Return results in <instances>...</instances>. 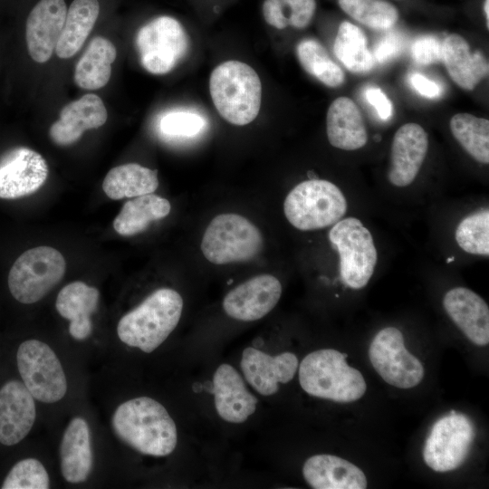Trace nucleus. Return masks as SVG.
<instances>
[{
	"instance_id": "obj_42",
	"label": "nucleus",
	"mask_w": 489,
	"mask_h": 489,
	"mask_svg": "<svg viewBox=\"0 0 489 489\" xmlns=\"http://www.w3.org/2000/svg\"><path fill=\"white\" fill-rule=\"evenodd\" d=\"M365 95L381 120H387L392 116V102L379 88L370 87L366 91Z\"/></svg>"
},
{
	"instance_id": "obj_34",
	"label": "nucleus",
	"mask_w": 489,
	"mask_h": 489,
	"mask_svg": "<svg viewBox=\"0 0 489 489\" xmlns=\"http://www.w3.org/2000/svg\"><path fill=\"white\" fill-rule=\"evenodd\" d=\"M338 4L348 15L374 30H388L398 19V9L384 0H338Z\"/></svg>"
},
{
	"instance_id": "obj_17",
	"label": "nucleus",
	"mask_w": 489,
	"mask_h": 489,
	"mask_svg": "<svg viewBox=\"0 0 489 489\" xmlns=\"http://www.w3.org/2000/svg\"><path fill=\"white\" fill-rule=\"evenodd\" d=\"M428 149V137L417 123H406L396 131L390 149L388 181L399 187L410 185L417 176Z\"/></svg>"
},
{
	"instance_id": "obj_36",
	"label": "nucleus",
	"mask_w": 489,
	"mask_h": 489,
	"mask_svg": "<svg viewBox=\"0 0 489 489\" xmlns=\"http://www.w3.org/2000/svg\"><path fill=\"white\" fill-rule=\"evenodd\" d=\"M206 119L197 111L175 109L165 112L159 119L158 128L168 138H193L206 127Z\"/></svg>"
},
{
	"instance_id": "obj_16",
	"label": "nucleus",
	"mask_w": 489,
	"mask_h": 489,
	"mask_svg": "<svg viewBox=\"0 0 489 489\" xmlns=\"http://www.w3.org/2000/svg\"><path fill=\"white\" fill-rule=\"evenodd\" d=\"M67 7L64 0H41L30 12L25 39L31 58L47 62L55 51L64 25Z\"/></svg>"
},
{
	"instance_id": "obj_28",
	"label": "nucleus",
	"mask_w": 489,
	"mask_h": 489,
	"mask_svg": "<svg viewBox=\"0 0 489 489\" xmlns=\"http://www.w3.org/2000/svg\"><path fill=\"white\" fill-rule=\"evenodd\" d=\"M100 13L98 0H73L67 10L66 18L55 53L68 59L83 45L91 32Z\"/></svg>"
},
{
	"instance_id": "obj_9",
	"label": "nucleus",
	"mask_w": 489,
	"mask_h": 489,
	"mask_svg": "<svg viewBox=\"0 0 489 489\" xmlns=\"http://www.w3.org/2000/svg\"><path fill=\"white\" fill-rule=\"evenodd\" d=\"M142 67L152 74L172 71L187 55L189 38L174 17L162 15L144 24L135 40Z\"/></svg>"
},
{
	"instance_id": "obj_18",
	"label": "nucleus",
	"mask_w": 489,
	"mask_h": 489,
	"mask_svg": "<svg viewBox=\"0 0 489 489\" xmlns=\"http://www.w3.org/2000/svg\"><path fill=\"white\" fill-rule=\"evenodd\" d=\"M36 417L34 398L19 380L0 388V443L14 446L31 431Z\"/></svg>"
},
{
	"instance_id": "obj_37",
	"label": "nucleus",
	"mask_w": 489,
	"mask_h": 489,
	"mask_svg": "<svg viewBox=\"0 0 489 489\" xmlns=\"http://www.w3.org/2000/svg\"><path fill=\"white\" fill-rule=\"evenodd\" d=\"M3 489H47L49 475L43 465L35 458L17 462L2 484Z\"/></svg>"
},
{
	"instance_id": "obj_23",
	"label": "nucleus",
	"mask_w": 489,
	"mask_h": 489,
	"mask_svg": "<svg viewBox=\"0 0 489 489\" xmlns=\"http://www.w3.org/2000/svg\"><path fill=\"white\" fill-rule=\"evenodd\" d=\"M443 45L442 62L452 81L465 91H473L489 72L488 62L479 52H472L459 34L448 35Z\"/></svg>"
},
{
	"instance_id": "obj_40",
	"label": "nucleus",
	"mask_w": 489,
	"mask_h": 489,
	"mask_svg": "<svg viewBox=\"0 0 489 489\" xmlns=\"http://www.w3.org/2000/svg\"><path fill=\"white\" fill-rule=\"evenodd\" d=\"M401 49V39L394 34H388L377 43L373 57L378 62L384 63L398 56Z\"/></svg>"
},
{
	"instance_id": "obj_24",
	"label": "nucleus",
	"mask_w": 489,
	"mask_h": 489,
	"mask_svg": "<svg viewBox=\"0 0 489 489\" xmlns=\"http://www.w3.org/2000/svg\"><path fill=\"white\" fill-rule=\"evenodd\" d=\"M61 471L71 484L86 481L92 468L91 432L87 421L80 417L71 420L60 445Z\"/></svg>"
},
{
	"instance_id": "obj_22",
	"label": "nucleus",
	"mask_w": 489,
	"mask_h": 489,
	"mask_svg": "<svg viewBox=\"0 0 489 489\" xmlns=\"http://www.w3.org/2000/svg\"><path fill=\"white\" fill-rule=\"evenodd\" d=\"M302 475L314 489H365L367 478L354 464L331 455H315L303 464Z\"/></svg>"
},
{
	"instance_id": "obj_20",
	"label": "nucleus",
	"mask_w": 489,
	"mask_h": 489,
	"mask_svg": "<svg viewBox=\"0 0 489 489\" xmlns=\"http://www.w3.org/2000/svg\"><path fill=\"white\" fill-rule=\"evenodd\" d=\"M108 118L102 100L88 93L65 105L60 118L50 128L51 139L59 146L75 143L87 129H98Z\"/></svg>"
},
{
	"instance_id": "obj_38",
	"label": "nucleus",
	"mask_w": 489,
	"mask_h": 489,
	"mask_svg": "<svg viewBox=\"0 0 489 489\" xmlns=\"http://www.w3.org/2000/svg\"><path fill=\"white\" fill-rule=\"evenodd\" d=\"M411 54L417 64L437 63L443 58V45L440 40L433 35L421 36L413 43Z\"/></svg>"
},
{
	"instance_id": "obj_41",
	"label": "nucleus",
	"mask_w": 489,
	"mask_h": 489,
	"mask_svg": "<svg viewBox=\"0 0 489 489\" xmlns=\"http://www.w3.org/2000/svg\"><path fill=\"white\" fill-rule=\"evenodd\" d=\"M262 12L265 22L276 29H284L289 25L281 0H264Z\"/></svg>"
},
{
	"instance_id": "obj_25",
	"label": "nucleus",
	"mask_w": 489,
	"mask_h": 489,
	"mask_svg": "<svg viewBox=\"0 0 489 489\" xmlns=\"http://www.w3.org/2000/svg\"><path fill=\"white\" fill-rule=\"evenodd\" d=\"M326 131L330 144L343 150L364 147L368 133L362 115L356 103L348 97L335 99L326 116Z\"/></svg>"
},
{
	"instance_id": "obj_12",
	"label": "nucleus",
	"mask_w": 489,
	"mask_h": 489,
	"mask_svg": "<svg viewBox=\"0 0 489 489\" xmlns=\"http://www.w3.org/2000/svg\"><path fill=\"white\" fill-rule=\"evenodd\" d=\"M369 360L379 375L398 388H411L423 379L420 360L408 352L402 332L395 327L379 331L369 348Z\"/></svg>"
},
{
	"instance_id": "obj_10",
	"label": "nucleus",
	"mask_w": 489,
	"mask_h": 489,
	"mask_svg": "<svg viewBox=\"0 0 489 489\" xmlns=\"http://www.w3.org/2000/svg\"><path fill=\"white\" fill-rule=\"evenodd\" d=\"M23 383L35 399L55 403L67 392V379L54 351L38 340L22 342L16 353Z\"/></svg>"
},
{
	"instance_id": "obj_1",
	"label": "nucleus",
	"mask_w": 489,
	"mask_h": 489,
	"mask_svg": "<svg viewBox=\"0 0 489 489\" xmlns=\"http://www.w3.org/2000/svg\"><path fill=\"white\" fill-rule=\"evenodd\" d=\"M111 426L117 436L147 455L166 456L177 446V426L165 407L149 397L131 398L114 411Z\"/></svg>"
},
{
	"instance_id": "obj_13",
	"label": "nucleus",
	"mask_w": 489,
	"mask_h": 489,
	"mask_svg": "<svg viewBox=\"0 0 489 489\" xmlns=\"http://www.w3.org/2000/svg\"><path fill=\"white\" fill-rule=\"evenodd\" d=\"M48 177V166L41 154L16 147L0 157V198L15 199L37 191Z\"/></svg>"
},
{
	"instance_id": "obj_43",
	"label": "nucleus",
	"mask_w": 489,
	"mask_h": 489,
	"mask_svg": "<svg viewBox=\"0 0 489 489\" xmlns=\"http://www.w3.org/2000/svg\"><path fill=\"white\" fill-rule=\"evenodd\" d=\"M410 83L424 97L434 99L440 95L439 85L420 73H413L410 76Z\"/></svg>"
},
{
	"instance_id": "obj_11",
	"label": "nucleus",
	"mask_w": 489,
	"mask_h": 489,
	"mask_svg": "<svg viewBox=\"0 0 489 489\" xmlns=\"http://www.w3.org/2000/svg\"><path fill=\"white\" fill-rule=\"evenodd\" d=\"M475 435L472 421L452 410L433 425L423 450L425 463L436 472L458 468L470 452Z\"/></svg>"
},
{
	"instance_id": "obj_27",
	"label": "nucleus",
	"mask_w": 489,
	"mask_h": 489,
	"mask_svg": "<svg viewBox=\"0 0 489 489\" xmlns=\"http://www.w3.org/2000/svg\"><path fill=\"white\" fill-rule=\"evenodd\" d=\"M116 55V48L110 40L102 36L92 38L75 66V83L85 90L104 87L110 81Z\"/></svg>"
},
{
	"instance_id": "obj_2",
	"label": "nucleus",
	"mask_w": 489,
	"mask_h": 489,
	"mask_svg": "<svg viewBox=\"0 0 489 489\" xmlns=\"http://www.w3.org/2000/svg\"><path fill=\"white\" fill-rule=\"evenodd\" d=\"M183 310V299L175 290L160 288L119 321L117 333L128 346L150 353L175 330Z\"/></svg>"
},
{
	"instance_id": "obj_21",
	"label": "nucleus",
	"mask_w": 489,
	"mask_h": 489,
	"mask_svg": "<svg viewBox=\"0 0 489 489\" xmlns=\"http://www.w3.org/2000/svg\"><path fill=\"white\" fill-rule=\"evenodd\" d=\"M443 306L473 343L479 346L489 343V308L478 294L465 287H455L445 294Z\"/></svg>"
},
{
	"instance_id": "obj_7",
	"label": "nucleus",
	"mask_w": 489,
	"mask_h": 489,
	"mask_svg": "<svg viewBox=\"0 0 489 489\" xmlns=\"http://www.w3.org/2000/svg\"><path fill=\"white\" fill-rule=\"evenodd\" d=\"M65 269L64 257L58 250L46 245L29 249L10 269V292L21 303H34L60 283Z\"/></svg>"
},
{
	"instance_id": "obj_32",
	"label": "nucleus",
	"mask_w": 489,
	"mask_h": 489,
	"mask_svg": "<svg viewBox=\"0 0 489 489\" xmlns=\"http://www.w3.org/2000/svg\"><path fill=\"white\" fill-rule=\"evenodd\" d=\"M454 138L476 161L489 163V120L466 112L455 114L449 122Z\"/></svg>"
},
{
	"instance_id": "obj_19",
	"label": "nucleus",
	"mask_w": 489,
	"mask_h": 489,
	"mask_svg": "<svg viewBox=\"0 0 489 489\" xmlns=\"http://www.w3.org/2000/svg\"><path fill=\"white\" fill-rule=\"evenodd\" d=\"M212 392L216 412L226 422L243 423L256 409V397L247 389L239 372L227 363L216 369Z\"/></svg>"
},
{
	"instance_id": "obj_31",
	"label": "nucleus",
	"mask_w": 489,
	"mask_h": 489,
	"mask_svg": "<svg viewBox=\"0 0 489 489\" xmlns=\"http://www.w3.org/2000/svg\"><path fill=\"white\" fill-rule=\"evenodd\" d=\"M333 52L342 65L353 73L369 72L374 66V57L364 33L348 21L339 25Z\"/></svg>"
},
{
	"instance_id": "obj_33",
	"label": "nucleus",
	"mask_w": 489,
	"mask_h": 489,
	"mask_svg": "<svg viewBox=\"0 0 489 489\" xmlns=\"http://www.w3.org/2000/svg\"><path fill=\"white\" fill-rule=\"evenodd\" d=\"M296 55L304 71L324 85L336 88L343 83V71L318 41L302 40L296 46Z\"/></svg>"
},
{
	"instance_id": "obj_3",
	"label": "nucleus",
	"mask_w": 489,
	"mask_h": 489,
	"mask_svg": "<svg viewBox=\"0 0 489 489\" xmlns=\"http://www.w3.org/2000/svg\"><path fill=\"white\" fill-rule=\"evenodd\" d=\"M209 91L218 113L231 124L247 125L259 113L262 83L256 72L243 62L217 65L210 75Z\"/></svg>"
},
{
	"instance_id": "obj_44",
	"label": "nucleus",
	"mask_w": 489,
	"mask_h": 489,
	"mask_svg": "<svg viewBox=\"0 0 489 489\" xmlns=\"http://www.w3.org/2000/svg\"><path fill=\"white\" fill-rule=\"evenodd\" d=\"M488 7H489V0H484V16H485V19H486V27H487V29L489 28V12H488Z\"/></svg>"
},
{
	"instance_id": "obj_35",
	"label": "nucleus",
	"mask_w": 489,
	"mask_h": 489,
	"mask_svg": "<svg viewBox=\"0 0 489 489\" xmlns=\"http://www.w3.org/2000/svg\"><path fill=\"white\" fill-rule=\"evenodd\" d=\"M455 241L465 252L489 255V210L481 209L465 216L456 226Z\"/></svg>"
},
{
	"instance_id": "obj_39",
	"label": "nucleus",
	"mask_w": 489,
	"mask_h": 489,
	"mask_svg": "<svg viewBox=\"0 0 489 489\" xmlns=\"http://www.w3.org/2000/svg\"><path fill=\"white\" fill-rule=\"evenodd\" d=\"M283 7L289 9V25L296 29L307 27L316 10L315 0H281Z\"/></svg>"
},
{
	"instance_id": "obj_5",
	"label": "nucleus",
	"mask_w": 489,
	"mask_h": 489,
	"mask_svg": "<svg viewBox=\"0 0 489 489\" xmlns=\"http://www.w3.org/2000/svg\"><path fill=\"white\" fill-rule=\"evenodd\" d=\"M347 208L340 189L323 179L301 182L289 192L283 203L287 220L302 231L332 225L346 214Z\"/></svg>"
},
{
	"instance_id": "obj_4",
	"label": "nucleus",
	"mask_w": 489,
	"mask_h": 489,
	"mask_svg": "<svg viewBox=\"0 0 489 489\" xmlns=\"http://www.w3.org/2000/svg\"><path fill=\"white\" fill-rule=\"evenodd\" d=\"M347 354L333 349L309 353L299 367V382L309 395L335 402L360 399L367 385L362 374L348 365Z\"/></svg>"
},
{
	"instance_id": "obj_6",
	"label": "nucleus",
	"mask_w": 489,
	"mask_h": 489,
	"mask_svg": "<svg viewBox=\"0 0 489 489\" xmlns=\"http://www.w3.org/2000/svg\"><path fill=\"white\" fill-rule=\"evenodd\" d=\"M263 244L260 230L247 218L238 214H221L207 225L201 251L210 263L226 264L253 259Z\"/></svg>"
},
{
	"instance_id": "obj_14",
	"label": "nucleus",
	"mask_w": 489,
	"mask_h": 489,
	"mask_svg": "<svg viewBox=\"0 0 489 489\" xmlns=\"http://www.w3.org/2000/svg\"><path fill=\"white\" fill-rule=\"evenodd\" d=\"M281 294L282 284L276 277L256 275L232 289L223 300V309L235 320L257 321L275 307Z\"/></svg>"
},
{
	"instance_id": "obj_26",
	"label": "nucleus",
	"mask_w": 489,
	"mask_h": 489,
	"mask_svg": "<svg viewBox=\"0 0 489 489\" xmlns=\"http://www.w3.org/2000/svg\"><path fill=\"white\" fill-rule=\"evenodd\" d=\"M99 291L83 282L65 285L58 293L55 307L59 314L70 321L69 332L77 340L87 339L92 331L91 315L97 310Z\"/></svg>"
},
{
	"instance_id": "obj_30",
	"label": "nucleus",
	"mask_w": 489,
	"mask_h": 489,
	"mask_svg": "<svg viewBox=\"0 0 489 489\" xmlns=\"http://www.w3.org/2000/svg\"><path fill=\"white\" fill-rule=\"evenodd\" d=\"M170 210V203L164 197L153 194L139 196L123 205L113 227L121 235H134L145 231L152 222L165 218Z\"/></svg>"
},
{
	"instance_id": "obj_8",
	"label": "nucleus",
	"mask_w": 489,
	"mask_h": 489,
	"mask_svg": "<svg viewBox=\"0 0 489 489\" xmlns=\"http://www.w3.org/2000/svg\"><path fill=\"white\" fill-rule=\"evenodd\" d=\"M329 240L340 256V274L351 289H361L370 280L377 264V249L369 230L355 217L332 225Z\"/></svg>"
},
{
	"instance_id": "obj_29",
	"label": "nucleus",
	"mask_w": 489,
	"mask_h": 489,
	"mask_svg": "<svg viewBox=\"0 0 489 489\" xmlns=\"http://www.w3.org/2000/svg\"><path fill=\"white\" fill-rule=\"evenodd\" d=\"M158 187V171L137 163L111 168L102 183L104 193L113 200L152 194Z\"/></svg>"
},
{
	"instance_id": "obj_15",
	"label": "nucleus",
	"mask_w": 489,
	"mask_h": 489,
	"mask_svg": "<svg viewBox=\"0 0 489 489\" xmlns=\"http://www.w3.org/2000/svg\"><path fill=\"white\" fill-rule=\"evenodd\" d=\"M240 366L246 381L259 394L272 396L278 391L280 383L285 384L293 379L299 361L292 352L271 356L248 347L243 350Z\"/></svg>"
}]
</instances>
